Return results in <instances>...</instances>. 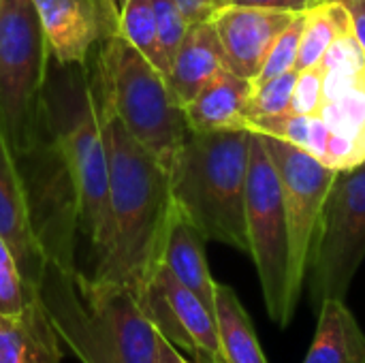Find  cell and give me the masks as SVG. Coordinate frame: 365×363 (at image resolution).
I'll return each mask as SVG.
<instances>
[{
  "label": "cell",
  "mask_w": 365,
  "mask_h": 363,
  "mask_svg": "<svg viewBox=\"0 0 365 363\" xmlns=\"http://www.w3.org/2000/svg\"><path fill=\"white\" fill-rule=\"evenodd\" d=\"M49 45L34 0H0V124L13 154H24L38 131Z\"/></svg>",
  "instance_id": "5b68a950"
},
{
  "label": "cell",
  "mask_w": 365,
  "mask_h": 363,
  "mask_svg": "<svg viewBox=\"0 0 365 363\" xmlns=\"http://www.w3.org/2000/svg\"><path fill=\"white\" fill-rule=\"evenodd\" d=\"M60 362V336L38 295L19 312H0V363Z\"/></svg>",
  "instance_id": "9a60e30c"
},
{
  "label": "cell",
  "mask_w": 365,
  "mask_h": 363,
  "mask_svg": "<svg viewBox=\"0 0 365 363\" xmlns=\"http://www.w3.org/2000/svg\"><path fill=\"white\" fill-rule=\"evenodd\" d=\"M188 19V24L195 21H210L214 19L225 6H229V0H175Z\"/></svg>",
  "instance_id": "83f0119b"
},
{
  "label": "cell",
  "mask_w": 365,
  "mask_h": 363,
  "mask_svg": "<svg viewBox=\"0 0 365 363\" xmlns=\"http://www.w3.org/2000/svg\"><path fill=\"white\" fill-rule=\"evenodd\" d=\"M92 83L126 131L169 171L190 128L165 75L118 32L103 43Z\"/></svg>",
  "instance_id": "277c9868"
},
{
  "label": "cell",
  "mask_w": 365,
  "mask_h": 363,
  "mask_svg": "<svg viewBox=\"0 0 365 363\" xmlns=\"http://www.w3.org/2000/svg\"><path fill=\"white\" fill-rule=\"evenodd\" d=\"M222 71H227V62L214 21H195L188 26L165 79L178 105L184 107Z\"/></svg>",
  "instance_id": "5bb4252c"
},
{
  "label": "cell",
  "mask_w": 365,
  "mask_h": 363,
  "mask_svg": "<svg viewBox=\"0 0 365 363\" xmlns=\"http://www.w3.org/2000/svg\"><path fill=\"white\" fill-rule=\"evenodd\" d=\"M349 15L338 0H325L306 13V26L297 51V71L312 68L323 62L340 32L349 30Z\"/></svg>",
  "instance_id": "44dd1931"
},
{
  "label": "cell",
  "mask_w": 365,
  "mask_h": 363,
  "mask_svg": "<svg viewBox=\"0 0 365 363\" xmlns=\"http://www.w3.org/2000/svg\"><path fill=\"white\" fill-rule=\"evenodd\" d=\"M152 4H154V17H156V34H158L163 75H167L190 24L184 17L180 4L175 0H152Z\"/></svg>",
  "instance_id": "d4e9b609"
},
{
  "label": "cell",
  "mask_w": 365,
  "mask_h": 363,
  "mask_svg": "<svg viewBox=\"0 0 365 363\" xmlns=\"http://www.w3.org/2000/svg\"><path fill=\"white\" fill-rule=\"evenodd\" d=\"M359 81L365 86V60H364V66H361V71H359Z\"/></svg>",
  "instance_id": "1f68e13d"
},
{
  "label": "cell",
  "mask_w": 365,
  "mask_h": 363,
  "mask_svg": "<svg viewBox=\"0 0 365 363\" xmlns=\"http://www.w3.org/2000/svg\"><path fill=\"white\" fill-rule=\"evenodd\" d=\"M205 242L207 240L203 233L175 208L165 242L163 265L173 274L178 282H182L207 308L214 310L218 282L212 278L205 261Z\"/></svg>",
  "instance_id": "e0dca14e"
},
{
  "label": "cell",
  "mask_w": 365,
  "mask_h": 363,
  "mask_svg": "<svg viewBox=\"0 0 365 363\" xmlns=\"http://www.w3.org/2000/svg\"><path fill=\"white\" fill-rule=\"evenodd\" d=\"M49 53L62 66L86 64L98 41L118 34L120 13L111 0H34Z\"/></svg>",
  "instance_id": "8fae6325"
},
{
  "label": "cell",
  "mask_w": 365,
  "mask_h": 363,
  "mask_svg": "<svg viewBox=\"0 0 365 363\" xmlns=\"http://www.w3.org/2000/svg\"><path fill=\"white\" fill-rule=\"evenodd\" d=\"M92 88L109 158V227L90 276L139 297L163 263L175 212L171 180L169 171L126 131L94 83Z\"/></svg>",
  "instance_id": "6da1fadb"
},
{
  "label": "cell",
  "mask_w": 365,
  "mask_h": 363,
  "mask_svg": "<svg viewBox=\"0 0 365 363\" xmlns=\"http://www.w3.org/2000/svg\"><path fill=\"white\" fill-rule=\"evenodd\" d=\"M304 363H365V334L342 300L319 308L317 334Z\"/></svg>",
  "instance_id": "ac0fdd59"
},
{
  "label": "cell",
  "mask_w": 365,
  "mask_h": 363,
  "mask_svg": "<svg viewBox=\"0 0 365 363\" xmlns=\"http://www.w3.org/2000/svg\"><path fill=\"white\" fill-rule=\"evenodd\" d=\"M259 135V133H257ZM282 184V197L291 237V289L299 302L302 287L308 276V265L323 214L325 199L338 175V169L325 165L310 152L272 137L261 135Z\"/></svg>",
  "instance_id": "9c48e42d"
},
{
  "label": "cell",
  "mask_w": 365,
  "mask_h": 363,
  "mask_svg": "<svg viewBox=\"0 0 365 363\" xmlns=\"http://www.w3.org/2000/svg\"><path fill=\"white\" fill-rule=\"evenodd\" d=\"M118 32L163 73L152 0H124L120 9Z\"/></svg>",
  "instance_id": "7402d4cb"
},
{
  "label": "cell",
  "mask_w": 365,
  "mask_h": 363,
  "mask_svg": "<svg viewBox=\"0 0 365 363\" xmlns=\"http://www.w3.org/2000/svg\"><path fill=\"white\" fill-rule=\"evenodd\" d=\"M242 128H248L259 135H272L278 139H284L319 160L325 163L327 143L331 137L329 124L323 120L321 113H280V116H267V118H252L242 124Z\"/></svg>",
  "instance_id": "ffe728a7"
},
{
  "label": "cell",
  "mask_w": 365,
  "mask_h": 363,
  "mask_svg": "<svg viewBox=\"0 0 365 363\" xmlns=\"http://www.w3.org/2000/svg\"><path fill=\"white\" fill-rule=\"evenodd\" d=\"M308 13V11H306ZM306 13H299L282 32L280 36L274 41L263 66H261V73L257 75V79L252 81L255 86L259 83H265L274 77H280L289 71L295 68V62H297V51H299V43H302V34H304V26H306Z\"/></svg>",
  "instance_id": "cb8c5ba5"
},
{
  "label": "cell",
  "mask_w": 365,
  "mask_h": 363,
  "mask_svg": "<svg viewBox=\"0 0 365 363\" xmlns=\"http://www.w3.org/2000/svg\"><path fill=\"white\" fill-rule=\"evenodd\" d=\"M297 77H299V71L293 68L280 77H274L265 83L255 86L252 96L246 107L244 122L252 118H267V116H280V113L291 111V101H293Z\"/></svg>",
  "instance_id": "603a6c76"
},
{
  "label": "cell",
  "mask_w": 365,
  "mask_h": 363,
  "mask_svg": "<svg viewBox=\"0 0 365 363\" xmlns=\"http://www.w3.org/2000/svg\"><path fill=\"white\" fill-rule=\"evenodd\" d=\"M156 363H190L182 353L180 349H175L171 342H167L165 338H160V349H158V359Z\"/></svg>",
  "instance_id": "4dcf8cb0"
},
{
  "label": "cell",
  "mask_w": 365,
  "mask_h": 363,
  "mask_svg": "<svg viewBox=\"0 0 365 363\" xmlns=\"http://www.w3.org/2000/svg\"><path fill=\"white\" fill-rule=\"evenodd\" d=\"M36 295L38 291L24 280L11 248L0 237V312H19Z\"/></svg>",
  "instance_id": "484cf974"
},
{
  "label": "cell",
  "mask_w": 365,
  "mask_h": 363,
  "mask_svg": "<svg viewBox=\"0 0 365 363\" xmlns=\"http://www.w3.org/2000/svg\"><path fill=\"white\" fill-rule=\"evenodd\" d=\"M156 332L197 363H222L216 312L160 263L137 297Z\"/></svg>",
  "instance_id": "30bf717a"
},
{
  "label": "cell",
  "mask_w": 365,
  "mask_h": 363,
  "mask_svg": "<svg viewBox=\"0 0 365 363\" xmlns=\"http://www.w3.org/2000/svg\"><path fill=\"white\" fill-rule=\"evenodd\" d=\"M252 133L227 128L188 133L171 169L175 208L205 240L248 252L246 182Z\"/></svg>",
  "instance_id": "3957f363"
},
{
  "label": "cell",
  "mask_w": 365,
  "mask_h": 363,
  "mask_svg": "<svg viewBox=\"0 0 365 363\" xmlns=\"http://www.w3.org/2000/svg\"><path fill=\"white\" fill-rule=\"evenodd\" d=\"M297 15L257 6H225L212 21L222 43L227 68L255 81L274 41Z\"/></svg>",
  "instance_id": "4fadbf2b"
},
{
  "label": "cell",
  "mask_w": 365,
  "mask_h": 363,
  "mask_svg": "<svg viewBox=\"0 0 365 363\" xmlns=\"http://www.w3.org/2000/svg\"><path fill=\"white\" fill-rule=\"evenodd\" d=\"M0 237L11 248L24 280L38 291L49 267L47 252L38 240L26 186L15 165L11 143L0 124Z\"/></svg>",
  "instance_id": "7c38bea8"
},
{
  "label": "cell",
  "mask_w": 365,
  "mask_h": 363,
  "mask_svg": "<svg viewBox=\"0 0 365 363\" xmlns=\"http://www.w3.org/2000/svg\"><path fill=\"white\" fill-rule=\"evenodd\" d=\"M62 105L56 141L75 186L77 225L96 255L109 227V158L94 88L86 75H77L73 94Z\"/></svg>",
  "instance_id": "52a82bcc"
},
{
  "label": "cell",
  "mask_w": 365,
  "mask_h": 363,
  "mask_svg": "<svg viewBox=\"0 0 365 363\" xmlns=\"http://www.w3.org/2000/svg\"><path fill=\"white\" fill-rule=\"evenodd\" d=\"M365 259V160L338 169L323 205L310 265V300L321 308L327 300L346 297Z\"/></svg>",
  "instance_id": "ba28073f"
},
{
  "label": "cell",
  "mask_w": 365,
  "mask_h": 363,
  "mask_svg": "<svg viewBox=\"0 0 365 363\" xmlns=\"http://www.w3.org/2000/svg\"><path fill=\"white\" fill-rule=\"evenodd\" d=\"M216 323L222 363H267L257 332L242 302L229 285H216Z\"/></svg>",
  "instance_id": "d6986e66"
},
{
  "label": "cell",
  "mask_w": 365,
  "mask_h": 363,
  "mask_svg": "<svg viewBox=\"0 0 365 363\" xmlns=\"http://www.w3.org/2000/svg\"><path fill=\"white\" fill-rule=\"evenodd\" d=\"M255 83L229 68L218 73L201 92L184 105L186 124L192 133L242 128Z\"/></svg>",
  "instance_id": "2e32d148"
},
{
  "label": "cell",
  "mask_w": 365,
  "mask_h": 363,
  "mask_svg": "<svg viewBox=\"0 0 365 363\" xmlns=\"http://www.w3.org/2000/svg\"><path fill=\"white\" fill-rule=\"evenodd\" d=\"M349 15L351 32L365 53V0H338Z\"/></svg>",
  "instance_id": "f546056e"
},
{
  "label": "cell",
  "mask_w": 365,
  "mask_h": 363,
  "mask_svg": "<svg viewBox=\"0 0 365 363\" xmlns=\"http://www.w3.org/2000/svg\"><path fill=\"white\" fill-rule=\"evenodd\" d=\"M38 297L60 340L81 363H156L158 359L163 336L133 291L49 263Z\"/></svg>",
  "instance_id": "7a4b0ae2"
},
{
  "label": "cell",
  "mask_w": 365,
  "mask_h": 363,
  "mask_svg": "<svg viewBox=\"0 0 365 363\" xmlns=\"http://www.w3.org/2000/svg\"><path fill=\"white\" fill-rule=\"evenodd\" d=\"M246 229L248 255L255 261L269 319L287 327L299 304L291 289L289 220L276 165L257 133H252L246 182Z\"/></svg>",
  "instance_id": "8992f818"
},
{
  "label": "cell",
  "mask_w": 365,
  "mask_h": 363,
  "mask_svg": "<svg viewBox=\"0 0 365 363\" xmlns=\"http://www.w3.org/2000/svg\"><path fill=\"white\" fill-rule=\"evenodd\" d=\"M325 0H229L231 6H257V9H274L289 13H306L319 6Z\"/></svg>",
  "instance_id": "f1b7e54d"
},
{
  "label": "cell",
  "mask_w": 365,
  "mask_h": 363,
  "mask_svg": "<svg viewBox=\"0 0 365 363\" xmlns=\"http://www.w3.org/2000/svg\"><path fill=\"white\" fill-rule=\"evenodd\" d=\"M325 103V68L323 64H317L312 68L299 71L291 111L293 113H319Z\"/></svg>",
  "instance_id": "4316f807"
}]
</instances>
